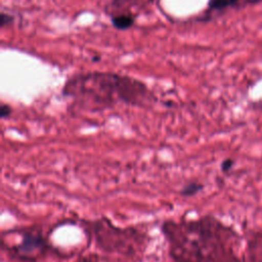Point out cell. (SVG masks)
<instances>
[{"mask_svg":"<svg viewBox=\"0 0 262 262\" xmlns=\"http://www.w3.org/2000/svg\"><path fill=\"white\" fill-rule=\"evenodd\" d=\"M80 226L96 249L110 255L124 256L138 261L144 254L149 236L137 226L121 227L107 217L81 220Z\"/></svg>","mask_w":262,"mask_h":262,"instance_id":"obj_3","label":"cell"},{"mask_svg":"<svg viewBox=\"0 0 262 262\" xmlns=\"http://www.w3.org/2000/svg\"><path fill=\"white\" fill-rule=\"evenodd\" d=\"M262 0H208V5L200 20L207 21L218 17L231 9H237L250 4H257Z\"/></svg>","mask_w":262,"mask_h":262,"instance_id":"obj_5","label":"cell"},{"mask_svg":"<svg viewBox=\"0 0 262 262\" xmlns=\"http://www.w3.org/2000/svg\"><path fill=\"white\" fill-rule=\"evenodd\" d=\"M20 241L12 247H5L7 256L15 262H37L56 249L41 229L31 227L20 230Z\"/></svg>","mask_w":262,"mask_h":262,"instance_id":"obj_4","label":"cell"},{"mask_svg":"<svg viewBox=\"0 0 262 262\" xmlns=\"http://www.w3.org/2000/svg\"><path fill=\"white\" fill-rule=\"evenodd\" d=\"M204 187V184L200 181H189L180 188L179 194L183 198H191L203 191Z\"/></svg>","mask_w":262,"mask_h":262,"instance_id":"obj_8","label":"cell"},{"mask_svg":"<svg viewBox=\"0 0 262 262\" xmlns=\"http://www.w3.org/2000/svg\"><path fill=\"white\" fill-rule=\"evenodd\" d=\"M233 165H234V161L230 158H227L221 162L220 169H221L222 173H228L233 168Z\"/></svg>","mask_w":262,"mask_h":262,"instance_id":"obj_10","label":"cell"},{"mask_svg":"<svg viewBox=\"0 0 262 262\" xmlns=\"http://www.w3.org/2000/svg\"><path fill=\"white\" fill-rule=\"evenodd\" d=\"M261 262H262V256H261Z\"/></svg>","mask_w":262,"mask_h":262,"instance_id":"obj_12","label":"cell"},{"mask_svg":"<svg viewBox=\"0 0 262 262\" xmlns=\"http://www.w3.org/2000/svg\"><path fill=\"white\" fill-rule=\"evenodd\" d=\"M61 94L90 111H101L118 104L148 107L157 101L145 83L114 72L76 74L67 80Z\"/></svg>","mask_w":262,"mask_h":262,"instance_id":"obj_2","label":"cell"},{"mask_svg":"<svg viewBox=\"0 0 262 262\" xmlns=\"http://www.w3.org/2000/svg\"><path fill=\"white\" fill-rule=\"evenodd\" d=\"M14 23V16L11 13L2 11L0 15V27L1 29H4L7 26H10Z\"/></svg>","mask_w":262,"mask_h":262,"instance_id":"obj_9","label":"cell"},{"mask_svg":"<svg viewBox=\"0 0 262 262\" xmlns=\"http://www.w3.org/2000/svg\"><path fill=\"white\" fill-rule=\"evenodd\" d=\"M112 25L117 30H127L135 24L136 15L134 13H117L110 16Z\"/></svg>","mask_w":262,"mask_h":262,"instance_id":"obj_7","label":"cell"},{"mask_svg":"<svg viewBox=\"0 0 262 262\" xmlns=\"http://www.w3.org/2000/svg\"><path fill=\"white\" fill-rule=\"evenodd\" d=\"M12 113V107L7 103H2L0 107V117L1 119L8 118Z\"/></svg>","mask_w":262,"mask_h":262,"instance_id":"obj_11","label":"cell"},{"mask_svg":"<svg viewBox=\"0 0 262 262\" xmlns=\"http://www.w3.org/2000/svg\"><path fill=\"white\" fill-rule=\"evenodd\" d=\"M144 3L145 0H111L105 7V11L110 16L117 13H134L132 8Z\"/></svg>","mask_w":262,"mask_h":262,"instance_id":"obj_6","label":"cell"},{"mask_svg":"<svg viewBox=\"0 0 262 262\" xmlns=\"http://www.w3.org/2000/svg\"><path fill=\"white\" fill-rule=\"evenodd\" d=\"M160 230L172 262H242L238 233L213 215L167 219Z\"/></svg>","mask_w":262,"mask_h":262,"instance_id":"obj_1","label":"cell"}]
</instances>
